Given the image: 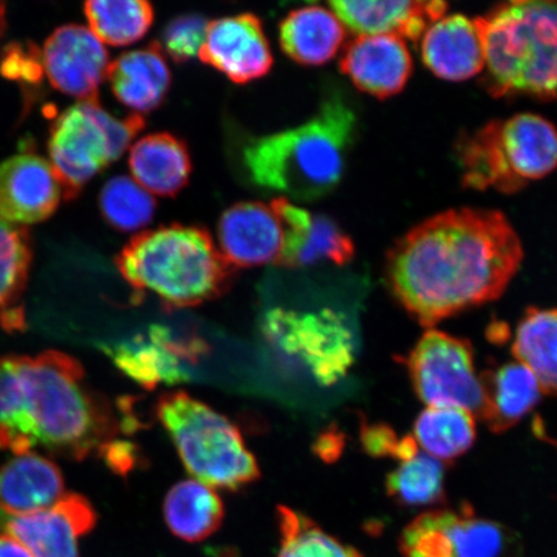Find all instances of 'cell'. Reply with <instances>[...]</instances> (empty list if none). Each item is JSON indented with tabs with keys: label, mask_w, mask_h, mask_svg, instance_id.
<instances>
[{
	"label": "cell",
	"mask_w": 557,
	"mask_h": 557,
	"mask_svg": "<svg viewBox=\"0 0 557 557\" xmlns=\"http://www.w3.org/2000/svg\"><path fill=\"white\" fill-rule=\"evenodd\" d=\"M524 259L522 244L504 213L449 209L421 222L388 250L389 292L422 326L505 294Z\"/></svg>",
	"instance_id": "6da1fadb"
},
{
	"label": "cell",
	"mask_w": 557,
	"mask_h": 557,
	"mask_svg": "<svg viewBox=\"0 0 557 557\" xmlns=\"http://www.w3.org/2000/svg\"><path fill=\"white\" fill-rule=\"evenodd\" d=\"M120 421L65 352L10 355L0 374V449L24 455L44 447L82 461L114 442Z\"/></svg>",
	"instance_id": "7a4b0ae2"
},
{
	"label": "cell",
	"mask_w": 557,
	"mask_h": 557,
	"mask_svg": "<svg viewBox=\"0 0 557 557\" xmlns=\"http://www.w3.org/2000/svg\"><path fill=\"white\" fill-rule=\"evenodd\" d=\"M358 117L343 95L332 94L298 127L249 139L242 162L250 183L299 201L331 194L343 180Z\"/></svg>",
	"instance_id": "3957f363"
},
{
	"label": "cell",
	"mask_w": 557,
	"mask_h": 557,
	"mask_svg": "<svg viewBox=\"0 0 557 557\" xmlns=\"http://www.w3.org/2000/svg\"><path fill=\"white\" fill-rule=\"evenodd\" d=\"M137 294L154 295L170 309L194 308L224 296L234 270L206 230L163 226L141 233L116 257Z\"/></svg>",
	"instance_id": "277c9868"
},
{
	"label": "cell",
	"mask_w": 557,
	"mask_h": 557,
	"mask_svg": "<svg viewBox=\"0 0 557 557\" xmlns=\"http://www.w3.org/2000/svg\"><path fill=\"white\" fill-rule=\"evenodd\" d=\"M473 21L483 41L487 94L557 99V0H515Z\"/></svg>",
	"instance_id": "5b68a950"
},
{
	"label": "cell",
	"mask_w": 557,
	"mask_h": 557,
	"mask_svg": "<svg viewBox=\"0 0 557 557\" xmlns=\"http://www.w3.org/2000/svg\"><path fill=\"white\" fill-rule=\"evenodd\" d=\"M462 183L473 190L518 193L557 166V131L535 114L492 121L458 145Z\"/></svg>",
	"instance_id": "8992f818"
},
{
	"label": "cell",
	"mask_w": 557,
	"mask_h": 557,
	"mask_svg": "<svg viewBox=\"0 0 557 557\" xmlns=\"http://www.w3.org/2000/svg\"><path fill=\"white\" fill-rule=\"evenodd\" d=\"M157 416L187 472L205 485L238 492L259 480V463L239 429L207 404L183 392L165 394Z\"/></svg>",
	"instance_id": "52a82bcc"
},
{
	"label": "cell",
	"mask_w": 557,
	"mask_h": 557,
	"mask_svg": "<svg viewBox=\"0 0 557 557\" xmlns=\"http://www.w3.org/2000/svg\"><path fill=\"white\" fill-rule=\"evenodd\" d=\"M144 125L141 115L115 117L97 100L79 101L64 111L53 123L50 139L52 166L64 197H76L90 178L120 159Z\"/></svg>",
	"instance_id": "ba28073f"
},
{
	"label": "cell",
	"mask_w": 557,
	"mask_h": 557,
	"mask_svg": "<svg viewBox=\"0 0 557 557\" xmlns=\"http://www.w3.org/2000/svg\"><path fill=\"white\" fill-rule=\"evenodd\" d=\"M261 333L278 358L309 374L319 385H333L351 368V331L332 310L271 309L261 320Z\"/></svg>",
	"instance_id": "9c48e42d"
},
{
	"label": "cell",
	"mask_w": 557,
	"mask_h": 557,
	"mask_svg": "<svg viewBox=\"0 0 557 557\" xmlns=\"http://www.w3.org/2000/svg\"><path fill=\"white\" fill-rule=\"evenodd\" d=\"M404 557H521L519 535L497 521L478 517L469 505L433 510L404 529Z\"/></svg>",
	"instance_id": "30bf717a"
},
{
	"label": "cell",
	"mask_w": 557,
	"mask_h": 557,
	"mask_svg": "<svg viewBox=\"0 0 557 557\" xmlns=\"http://www.w3.org/2000/svg\"><path fill=\"white\" fill-rule=\"evenodd\" d=\"M473 361L468 339L430 330L404 363L418 398L428 407H459L480 418L484 396Z\"/></svg>",
	"instance_id": "8fae6325"
},
{
	"label": "cell",
	"mask_w": 557,
	"mask_h": 557,
	"mask_svg": "<svg viewBox=\"0 0 557 557\" xmlns=\"http://www.w3.org/2000/svg\"><path fill=\"white\" fill-rule=\"evenodd\" d=\"M101 350L128 379L151 392L189 382L190 366L198 363L208 346L198 337L177 336L164 325H152L134 338L102 345Z\"/></svg>",
	"instance_id": "7c38bea8"
},
{
	"label": "cell",
	"mask_w": 557,
	"mask_h": 557,
	"mask_svg": "<svg viewBox=\"0 0 557 557\" xmlns=\"http://www.w3.org/2000/svg\"><path fill=\"white\" fill-rule=\"evenodd\" d=\"M97 513L85 496L65 493L53 507L24 517L0 510V531L34 557H81L79 540L94 531Z\"/></svg>",
	"instance_id": "4fadbf2b"
},
{
	"label": "cell",
	"mask_w": 557,
	"mask_h": 557,
	"mask_svg": "<svg viewBox=\"0 0 557 557\" xmlns=\"http://www.w3.org/2000/svg\"><path fill=\"white\" fill-rule=\"evenodd\" d=\"M41 64L51 85L81 101L97 100L111 62L102 41L82 25L59 27L47 39Z\"/></svg>",
	"instance_id": "5bb4252c"
},
{
	"label": "cell",
	"mask_w": 557,
	"mask_h": 557,
	"mask_svg": "<svg viewBox=\"0 0 557 557\" xmlns=\"http://www.w3.org/2000/svg\"><path fill=\"white\" fill-rule=\"evenodd\" d=\"M199 58L239 85L262 78L274 62L261 20L250 13L208 24Z\"/></svg>",
	"instance_id": "9a60e30c"
},
{
	"label": "cell",
	"mask_w": 557,
	"mask_h": 557,
	"mask_svg": "<svg viewBox=\"0 0 557 557\" xmlns=\"http://www.w3.org/2000/svg\"><path fill=\"white\" fill-rule=\"evenodd\" d=\"M271 207L283 226V249L277 261L282 267L299 269L325 261L344 267L354 259L352 239L332 219L306 211L285 198L273 200Z\"/></svg>",
	"instance_id": "2e32d148"
},
{
	"label": "cell",
	"mask_w": 557,
	"mask_h": 557,
	"mask_svg": "<svg viewBox=\"0 0 557 557\" xmlns=\"http://www.w3.org/2000/svg\"><path fill=\"white\" fill-rule=\"evenodd\" d=\"M64 197L51 163L18 154L0 164V218L11 224H37L50 218Z\"/></svg>",
	"instance_id": "e0dca14e"
},
{
	"label": "cell",
	"mask_w": 557,
	"mask_h": 557,
	"mask_svg": "<svg viewBox=\"0 0 557 557\" xmlns=\"http://www.w3.org/2000/svg\"><path fill=\"white\" fill-rule=\"evenodd\" d=\"M339 67L361 92L386 100L406 88L413 60L406 40L395 35H363L348 45Z\"/></svg>",
	"instance_id": "ac0fdd59"
},
{
	"label": "cell",
	"mask_w": 557,
	"mask_h": 557,
	"mask_svg": "<svg viewBox=\"0 0 557 557\" xmlns=\"http://www.w3.org/2000/svg\"><path fill=\"white\" fill-rule=\"evenodd\" d=\"M283 239L282 222L274 208L259 201L228 208L219 221L220 252L233 268L277 263Z\"/></svg>",
	"instance_id": "d6986e66"
},
{
	"label": "cell",
	"mask_w": 557,
	"mask_h": 557,
	"mask_svg": "<svg viewBox=\"0 0 557 557\" xmlns=\"http://www.w3.org/2000/svg\"><path fill=\"white\" fill-rule=\"evenodd\" d=\"M330 7L341 23L359 37L363 35H395L404 40L422 38L435 21L445 16L448 4L431 2H367V0H336Z\"/></svg>",
	"instance_id": "ffe728a7"
},
{
	"label": "cell",
	"mask_w": 557,
	"mask_h": 557,
	"mask_svg": "<svg viewBox=\"0 0 557 557\" xmlns=\"http://www.w3.org/2000/svg\"><path fill=\"white\" fill-rule=\"evenodd\" d=\"M421 55L431 73L453 83L469 81L485 67L483 41L475 21L463 15L435 21L422 35Z\"/></svg>",
	"instance_id": "44dd1931"
},
{
	"label": "cell",
	"mask_w": 557,
	"mask_h": 557,
	"mask_svg": "<svg viewBox=\"0 0 557 557\" xmlns=\"http://www.w3.org/2000/svg\"><path fill=\"white\" fill-rule=\"evenodd\" d=\"M64 494L59 466L38 453L15 456L0 468V510L11 517L46 511Z\"/></svg>",
	"instance_id": "7402d4cb"
},
{
	"label": "cell",
	"mask_w": 557,
	"mask_h": 557,
	"mask_svg": "<svg viewBox=\"0 0 557 557\" xmlns=\"http://www.w3.org/2000/svg\"><path fill=\"white\" fill-rule=\"evenodd\" d=\"M479 377L484 396L480 420L494 434L517 426L541 400L539 381L518 361L487 369Z\"/></svg>",
	"instance_id": "603a6c76"
},
{
	"label": "cell",
	"mask_w": 557,
	"mask_h": 557,
	"mask_svg": "<svg viewBox=\"0 0 557 557\" xmlns=\"http://www.w3.org/2000/svg\"><path fill=\"white\" fill-rule=\"evenodd\" d=\"M108 78L116 99L137 114L157 109L171 87V70L159 44L122 54L111 62Z\"/></svg>",
	"instance_id": "cb8c5ba5"
},
{
	"label": "cell",
	"mask_w": 557,
	"mask_h": 557,
	"mask_svg": "<svg viewBox=\"0 0 557 557\" xmlns=\"http://www.w3.org/2000/svg\"><path fill=\"white\" fill-rule=\"evenodd\" d=\"M346 29L333 11L320 5L295 10L278 26L282 50L297 64L324 65L344 45Z\"/></svg>",
	"instance_id": "d4e9b609"
},
{
	"label": "cell",
	"mask_w": 557,
	"mask_h": 557,
	"mask_svg": "<svg viewBox=\"0 0 557 557\" xmlns=\"http://www.w3.org/2000/svg\"><path fill=\"white\" fill-rule=\"evenodd\" d=\"M129 170L146 191L173 197L189 181L191 159L180 138L170 134L149 135L132 146Z\"/></svg>",
	"instance_id": "484cf974"
},
{
	"label": "cell",
	"mask_w": 557,
	"mask_h": 557,
	"mask_svg": "<svg viewBox=\"0 0 557 557\" xmlns=\"http://www.w3.org/2000/svg\"><path fill=\"white\" fill-rule=\"evenodd\" d=\"M163 515L174 537L197 543L219 531L225 518V507L211 486L197 480H184L166 493Z\"/></svg>",
	"instance_id": "4316f807"
},
{
	"label": "cell",
	"mask_w": 557,
	"mask_h": 557,
	"mask_svg": "<svg viewBox=\"0 0 557 557\" xmlns=\"http://www.w3.org/2000/svg\"><path fill=\"white\" fill-rule=\"evenodd\" d=\"M512 355L539 381L542 394L557 395V309H528L520 319Z\"/></svg>",
	"instance_id": "83f0119b"
},
{
	"label": "cell",
	"mask_w": 557,
	"mask_h": 557,
	"mask_svg": "<svg viewBox=\"0 0 557 557\" xmlns=\"http://www.w3.org/2000/svg\"><path fill=\"white\" fill-rule=\"evenodd\" d=\"M413 438L430 457L451 463L475 443V417L459 407H428L417 417Z\"/></svg>",
	"instance_id": "f1b7e54d"
},
{
	"label": "cell",
	"mask_w": 557,
	"mask_h": 557,
	"mask_svg": "<svg viewBox=\"0 0 557 557\" xmlns=\"http://www.w3.org/2000/svg\"><path fill=\"white\" fill-rule=\"evenodd\" d=\"M30 263L29 234L0 218V325L5 331L24 329V310L16 304L25 289Z\"/></svg>",
	"instance_id": "f546056e"
},
{
	"label": "cell",
	"mask_w": 557,
	"mask_h": 557,
	"mask_svg": "<svg viewBox=\"0 0 557 557\" xmlns=\"http://www.w3.org/2000/svg\"><path fill=\"white\" fill-rule=\"evenodd\" d=\"M85 13L96 37L115 47L136 44L154 21L152 5L144 0H92Z\"/></svg>",
	"instance_id": "4dcf8cb0"
},
{
	"label": "cell",
	"mask_w": 557,
	"mask_h": 557,
	"mask_svg": "<svg viewBox=\"0 0 557 557\" xmlns=\"http://www.w3.org/2000/svg\"><path fill=\"white\" fill-rule=\"evenodd\" d=\"M444 479V463L424 451H418L388 473L387 496L406 507L441 505L445 500Z\"/></svg>",
	"instance_id": "1f68e13d"
},
{
	"label": "cell",
	"mask_w": 557,
	"mask_h": 557,
	"mask_svg": "<svg viewBox=\"0 0 557 557\" xmlns=\"http://www.w3.org/2000/svg\"><path fill=\"white\" fill-rule=\"evenodd\" d=\"M278 549L275 557H363L326 533L315 521L287 506H277Z\"/></svg>",
	"instance_id": "d6a6232c"
},
{
	"label": "cell",
	"mask_w": 557,
	"mask_h": 557,
	"mask_svg": "<svg viewBox=\"0 0 557 557\" xmlns=\"http://www.w3.org/2000/svg\"><path fill=\"white\" fill-rule=\"evenodd\" d=\"M104 220L122 232H136L154 218L156 200L135 180L117 176L104 184L100 195Z\"/></svg>",
	"instance_id": "836d02e7"
},
{
	"label": "cell",
	"mask_w": 557,
	"mask_h": 557,
	"mask_svg": "<svg viewBox=\"0 0 557 557\" xmlns=\"http://www.w3.org/2000/svg\"><path fill=\"white\" fill-rule=\"evenodd\" d=\"M208 23L199 15L176 17L163 32L164 51L176 62H187L199 55L205 45Z\"/></svg>",
	"instance_id": "e575fe53"
},
{
	"label": "cell",
	"mask_w": 557,
	"mask_h": 557,
	"mask_svg": "<svg viewBox=\"0 0 557 557\" xmlns=\"http://www.w3.org/2000/svg\"><path fill=\"white\" fill-rule=\"evenodd\" d=\"M403 438H398L394 431L385 424H364L361 431V442L369 455L374 457H393L396 459Z\"/></svg>",
	"instance_id": "d590c367"
},
{
	"label": "cell",
	"mask_w": 557,
	"mask_h": 557,
	"mask_svg": "<svg viewBox=\"0 0 557 557\" xmlns=\"http://www.w3.org/2000/svg\"><path fill=\"white\" fill-rule=\"evenodd\" d=\"M3 74L12 79L38 81L41 67L35 53L26 54L24 51H9L2 65Z\"/></svg>",
	"instance_id": "8d00e7d4"
},
{
	"label": "cell",
	"mask_w": 557,
	"mask_h": 557,
	"mask_svg": "<svg viewBox=\"0 0 557 557\" xmlns=\"http://www.w3.org/2000/svg\"><path fill=\"white\" fill-rule=\"evenodd\" d=\"M99 455L103 457L109 468L120 475H127L136 465L135 448L127 443L111 442L104 445Z\"/></svg>",
	"instance_id": "74e56055"
},
{
	"label": "cell",
	"mask_w": 557,
	"mask_h": 557,
	"mask_svg": "<svg viewBox=\"0 0 557 557\" xmlns=\"http://www.w3.org/2000/svg\"><path fill=\"white\" fill-rule=\"evenodd\" d=\"M0 557H34L25 546L10 535H0Z\"/></svg>",
	"instance_id": "f35d334b"
},
{
	"label": "cell",
	"mask_w": 557,
	"mask_h": 557,
	"mask_svg": "<svg viewBox=\"0 0 557 557\" xmlns=\"http://www.w3.org/2000/svg\"><path fill=\"white\" fill-rule=\"evenodd\" d=\"M331 436H323L322 438H320L319 441V455L322 456L323 458H331L332 459V456L333 455H337V453H339V449H341V441L338 438L337 442H332L331 441Z\"/></svg>",
	"instance_id": "ab89813d"
},
{
	"label": "cell",
	"mask_w": 557,
	"mask_h": 557,
	"mask_svg": "<svg viewBox=\"0 0 557 557\" xmlns=\"http://www.w3.org/2000/svg\"><path fill=\"white\" fill-rule=\"evenodd\" d=\"M5 27V4L0 3V38H2Z\"/></svg>",
	"instance_id": "60d3db41"
}]
</instances>
